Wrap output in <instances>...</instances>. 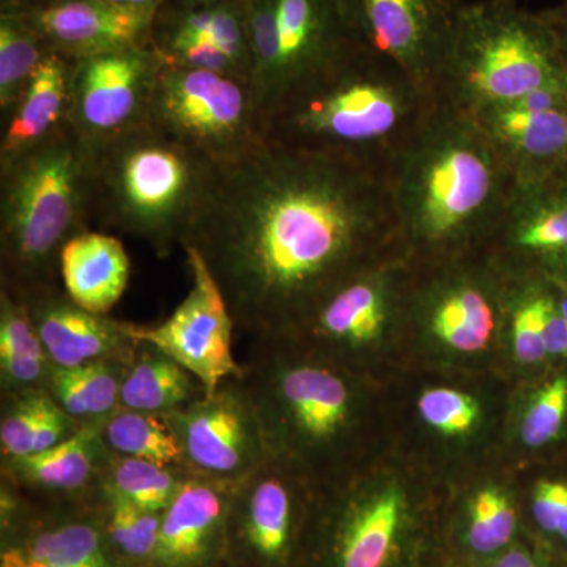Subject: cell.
Here are the masks:
<instances>
[{
  "mask_svg": "<svg viewBox=\"0 0 567 567\" xmlns=\"http://www.w3.org/2000/svg\"><path fill=\"white\" fill-rule=\"evenodd\" d=\"M186 246L218 282L235 328L265 341L292 333L402 240L385 173L264 141L219 169Z\"/></svg>",
  "mask_w": 567,
  "mask_h": 567,
  "instance_id": "cell-1",
  "label": "cell"
},
{
  "mask_svg": "<svg viewBox=\"0 0 567 567\" xmlns=\"http://www.w3.org/2000/svg\"><path fill=\"white\" fill-rule=\"evenodd\" d=\"M385 181L402 245L436 259L487 246L516 186L475 117L439 100Z\"/></svg>",
  "mask_w": 567,
  "mask_h": 567,
  "instance_id": "cell-2",
  "label": "cell"
},
{
  "mask_svg": "<svg viewBox=\"0 0 567 567\" xmlns=\"http://www.w3.org/2000/svg\"><path fill=\"white\" fill-rule=\"evenodd\" d=\"M434 102L401 66L353 44L287 95L260 132L270 144L342 156L385 173Z\"/></svg>",
  "mask_w": 567,
  "mask_h": 567,
  "instance_id": "cell-3",
  "label": "cell"
},
{
  "mask_svg": "<svg viewBox=\"0 0 567 567\" xmlns=\"http://www.w3.org/2000/svg\"><path fill=\"white\" fill-rule=\"evenodd\" d=\"M92 221L91 159L65 121L0 167V289L62 286L63 248Z\"/></svg>",
  "mask_w": 567,
  "mask_h": 567,
  "instance_id": "cell-4",
  "label": "cell"
},
{
  "mask_svg": "<svg viewBox=\"0 0 567 567\" xmlns=\"http://www.w3.org/2000/svg\"><path fill=\"white\" fill-rule=\"evenodd\" d=\"M89 159L93 221L140 238L159 257L186 244L221 169L151 123L103 145Z\"/></svg>",
  "mask_w": 567,
  "mask_h": 567,
  "instance_id": "cell-5",
  "label": "cell"
},
{
  "mask_svg": "<svg viewBox=\"0 0 567 567\" xmlns=\"http://www.w3.org/2000/svg\"><path fill=\"white\" fill-rule=\"evenodd\" d=\"M559 82L567 66L543 13L517 0H477L458 11L434 99L475 115Z\"/></svg>",
  "mask_w": 567,
  "mask_h": 567,
  "instance_id": "cell-6",
  "label": "cell"
},
{
  "mask_svg": "<svg viewBox=\"0 0 567 567\" xmlns=\"http://www.w3.org/2000/svg\"><path fill=\"white\" fill-rule=\"evenodd\" d=\"M244 3L252 59L251 91L262 126L264 118L287 95L330 69L354 43L341 0Z\"/></svg>",
  "mask_w": 567,
  "mask_h": 567,
  "instance_id": "cell-7",
  "label": "cell"
},
{
  "mask_svg": "<svg viewBox=\"0 0 567 567\" xmlns=\"http://www.w3.org/2000/svg\"><path fill=\"white\" fill-rule=\"evenodd\" d=\"M148 123L221 167L264 142L251 85L167 63L156 82Z\"/></svg>",
  "mask_w": 567,
  "mask_h": 567,
  "instance_id": "cell-8",
  "label": "cell"
},
{
  "mask_svg": "<svg viewBox=\"0 0 567 567\" xmlns=\"http://www.w3.org/2000/svg\"><path fill=\"white\" fill-rule=\"evenodd\" d=\"M164 65L152 43L73 61L66 123L89 155L148 123Z\"/></svg>",
  "mask_w": 567,
  "mask_h": 567,
  "instance_id": "cell-9",
  "label": "cell"
},
{
  "mask_svg": "<svg viewBox=\"0 0 567 567\" xmlns=\"http://www.w3.org/2000/svg\"><path fill=\"white\" fill-rule=\"evenodd\" d=\"M192 271V289L177 309L158 324H126L137 342H147L169 354L215 393L233 379H240L244 364L233 352L234 317L226 298L196 249L183 248Z\"/></svg>",
  "mask_w": 567,
  "mask_h": 567,
  "instance_id": "cell-10",
  "label": "cell"
},
{
  "mask_svg": "<svg viewBox=\"0 0 567 567\" xmlns=\"http://www.w3.org/2000/svg\"><path fill=\"white\" fill-rule=\"evenodd\" d=\"M163 417L193 475L237 484L270 457L262 425L238 379Z\"/></svg>",
  "mask_w": 567,
  "mask_h": 567,
  "instance_id": "cell-11",
  "label": "cell"
},
{
  "mask_svg": "<svg viewBox=\"0 0 567 567\" xmlns=\"http://www.w3.org/2000/svg\"><path fill=\"white\" fill-rule=\"evenodd\" d=\"M465 0H341L354 44L390 59L434 96Z\"/></svg>",
  "mask_w": 567,
  "mask_h": 567,
  "instance_id": "cell-12",
  "label": "cell"
},
{
  "mask_svg": "<svg viewBox=\"0 0 567 567\" xmlns=\"http://www.w3.org/2000/svg\"><path fill=\"white\" fill-rule=\"evenodd\" d=\"M0 11L22 18L48 51L70 61L152 43L155 18L104 0H21L0 7Z\"/></svg>",
  "mask_w": 567,
  "mask_h": 567,
  "instance_id": "cell-13",
  "label": "cell"
},
{
  "mask_svg": "<svg viewBox=\"0 0 567 567\" xmlns=\"http://www.w3.org/2000/svg\"><path fill=\"white\" fill-rule=\"evenodd\" d=\"M298 505L300 495L289 464L270 454L259 470L235 484L227 544L257 565H279L292 543Z\"/></svg>",
  "mask_w": 567,
  "mask_h": 567,
  "instance_id": "cell-14",
  "label": "cell"
},
{
  "mask_svg": "<svg viewBox=\"0 0 567 567\" xmlns=\"http://www.w3.org/2000/svg\"><path fill=\"white\" fill-rule=\"evenodd\" d=\"M18 298L55 368L107 360L132 363L140 342L130 336L128 322L87 311L74 303L62 286L43 287Z\"/></svg>",
  "mask_w": 567,
  "mask_h": 567,
  "instance_id": "cell-15",
  "label": "cell"
},
{
  "mask_svg": "<svg viewBox=\"0 0 567 567\" xmlns=\"http://www.w3.org/2000/svg\"><path fill=\"white\" fill-rule=\"evenodd\" d=\"M486 248L533 262L547 276L567 274V166L516 183Z\"/></svg>",
  "mask_w": 567,
  "mask_h": 567,
  "instance_id": "cell-16",
  "label": "cell"
},
{
  "mask_svg": "<svg viewBox=\"0 0 567 567\" xmlns=\"http://www.w3.org/2000/svg\"><path fill=\"white\" fill-rule=\"evenodd\" d=\"M102 425H85L61 445L32 456L0 461L2 481L24 496L58 503L89 502L102 495L112 457Z\"/></svg>",
  "mask_w": 567,
  "mask_h": 567,
  "instance_id": "cell-17",
  "label": "cell"
},
{
  "mask_svg": "<svg viewBox=\"0 0 567 567\" xmlns=\"http://www.w3.org/2000/svg\"><path fill=\"white\" fill-rule=\"evenodd\" d=\"M235 484L189 473L163 511L152 567H210L227 546Z\"/></svg>",
  "mask_w": 567,
  "mask_h": 567,
  "instance_id": "cell-18",
  "label": "cell"
},
{
  "mask_svg": "<svg viewBox=\"0 0 567 567\" xmlns=\"http://www.w3.org/2000/svg\"><path fill=\"white\" fill-rule=\"evenodd\" d=\"M516 183L540 181L567 166V107L517 102L473 115Z\"/></svg>",
  "mask_w": 567,
  "mask_h": 567,
  "instance_id": "cell-19",
  "label": "cell"
},
{
  "mask_svg": "<svg viewBox=\"0 0 567 567\" xmlns=\"http://www.w3.org/2000/svg\"><path fill=\"white\" fill-rule=\"evenodd\" d=\"M391 289L385 268H365L328 293L293 331H305L311 342L331 349L375 344L391 320Z\"/></svg>",
  "mask_w": 567,
  "mask_h": 567,
  "instance_id": "cell-20",
  "label": "cell"
},
{
  "mask_svg": "<svg viewBox=\"0 0 567 567\" xmlns=\"http://www.w3.org/2000/svg\"><path fill=\"white\" fill-rule=\"evenodd\" d=\"M61 279L74 303L95 315H110L130 281L125 246L104 230L76 235L61 254Z\"/></svg>",
  "mask_w": 567,
  "mask_h": 567,
  "instance_id": "cell-21",
  "label": "cell"
},
{
  "mask_svg": "<svg viewBox=\"0 0 567 567\" xmlns=\"http://www.w3.org/2000/svg\"><path fill=\"white\" fill-rule=\"evenodd\" d=\"M71 66L73 61L58 52H50L40 63L20 102L3 122L0 167L9 166L65 123Z\"/></svg>",
  "mask_w": 567,
  "mask_h": 567,
  "instance_id": "cell-22",
  "label": "cell"
},
{
  "mask_svg": "<svg viewBox=\"0 0 567 567\" xmlns=\"http://www.w3.org/2000/svg\"><path fill=\"white\" fill-rule=\"evenodd\" d=\"M473 276L458 271L456 278L435 286L425 309L431 333L457 352L486 349L498 324V308L491 287Z\"/></svg>",
  "mask_w": 567,
  "mask_h": 567,
  "instance_id": "cell-23",
  "label": "cell"
},
{
  "mask_svg": "<svg viewBox=\"0 0 567 567\" xmlns=\"http://www.w3.org/2000/svg\"><path fill=\"white\" fill-rule=\"evenodd\" d=\"M102 495L80 503L76 513L61 520L31 529L21 544L9 547L52 567H122L104 529Z\"/></svg>",
  "mask_w": 567,
  "mask_h": 567,
  "instance_id": "cell-24",
  "label": "cell"
},
{
  "mask_svg": "<svg viewBox=\"0 0 567 567\" xmlns=\"http://www.w3.org/2000/svg\"><path fill=\"white\" fill-rule=\"evenodd\" d=\"M205 388L183 365L147 342H140L126 369L122 409L167 415L203 398Z\"/></svg>",
  "mask_w": 567,
  "mask_h": 567,
  "instance_id": "cell-25",
  "label": "cell"
},
{
  "mask_svg": "<svg viewBox=\"0 0 567 567\" xmlns=\"http://www.w3.org/2000/svg\"><path fill=\"white\" fill-rule=\"evenodd\" d=\"M54 369L24 303L0 289V394L47 391Z\"/></svg>",
  "mask_w": 567,
  "mask_h": 567,
  "instance_id": "cell-26",
  "label": "cell"
},
{
  "mask_svg": "<svg viewBox=\"0 0 567 567\" xmlns=\"http://www.w3.org/2000/svg\"><path fill=\"white\" fill-rule=\"evenodd\" d=\"M128 364L107 360L78 368H55L47 391L81 427L102 425L121 409L122 383Z\"/></svg>",
  "mask_w": 567,
  "mask_h": 567,
  "instance_id": "cell-27",
  "label": "cell"
},
{
  "mask_svg": "<svg viewBox=\"0 0 567 567\" xmlns=\"http://www.w3.org/2000/svg\"><path fill=\"white\" fill-rule=\"evenodd\" d=\"M402 502L398 492H383L354 503L344 514L336 544L338 567H385L401 525Z\"/></svg>",
  "mask_w": 567,
  "mask_h": 567,
  "instance_id": "cell-28",
  "label": "cell"
},
{
  "mask_svg": "<svg viewBox=\"0 0 567 567\" xmlns=\"http://www.w3.org/2000/svg\"><path fill=\"white\" fill-rule=\"evenodd\" d=\"M106 446L115 456L142 458L163 466L185 470L173 429L162 415L118 409L100 427Z\"/></svg>",
  "mask_w": 567,
  "mask_h": 567,
  "instance_id": "cell-29",
  "label": "cell"
},
{
  "mask_svg": "<svg viewBox=\"0 0 567 567\" xmlns=\"http://www.w3.org/2000/svg\"><path fill=\"white\" fill-rule=\"evenodd\" d=\"M50 54L47 44L22 18L0 11V115L6 122L33 73Z\"/></svg>",
  "mask_w": 567,
  "mask_h": 567,
  "instance_id": "cell-30",
  "label": "cell"
},
{
  "mask_svg": "<svg viewBox=\"0 0 567 567\" xmlns=\"http://www.w3.org/2000/svg\"><path fill=\"white\" fill-rule=\"evenodd\" d=\"M188 475L186 470L114 454L104 487L142 509L163 514Z\"/></svg>",
  "mask_w": 567,
  "mask_h": 567,
  "instance_id": "cell-31",
  "label": "cell"
},
{
  "mask_svg": "<svg viewBox=\"0 0 567 567\" xmlns=\"http://www.w3.org/2000/svg\"><path fill=\"white\" fill-rule=\"evenodd\" d=\"M104 529L115 557L122 563L152 567L158 547L162 514L151 513L103 488Z\"/></svg>",
  "mask_w": 567,
  "mask_h": 567,
  "instance_id": "cell-32",
  "label": "cell"
},
{
  "mask_svg": "<svg viewBox=\"0 0 567 567\" xmlns=\"http://www.w3.org/2000/svg\"><path fill=\"white\" fill-rule=\"evenodd\" d=\"M0 395V461L31 456L33 435L54 401L48 391Z\"/></svg>",
  "mask_w": 567,
  "mask_h": 567,
  "instance_id": "cell-33",
  "label": "cell"
},
{
  "mask_svg": "<svg viewBox=\"0 0 567 567\" xmlns=\"http://www.w3.org/2000/svg\"><path fill=\"white\" fill-rule=\"evenodd\" d=\"M516 509L505 494L484 488L472 505L468 543L480 554H492L505 547L516 532Z\"/></svg>",
  "mask_w": 567,
  "mask_h": 567,
  "instance_id": "cell-34",
  "label": "cell"
},
{
  "mask_svg": "<svg viewBox=\"0 0 567 567\" xmlns=\"http://www.w3.org/2000/svg\"><path fill=\"white\" fill-rule=\"evenodd\" d=\"M421 416L445 435L466 434L480 416V406L470 395L447 388L425 391L417 402Z\"/></svg>",
  "mask_w": 567,
  "mask_h": 567,
  "instance_id": "cell-35",
  "label": "cell"
},
{
  "mask_svg": "<svg viewBox=\"0 0 567 567\" xmlns=\"http://www.w3.org/2000/svg\"><path fill=\"white\" fill-rule=\"evenodd\" d=\"M567 412V379L558 377L539 391L522 423L525 445H547L561 431Z\"/></svg>",
  "mask_w": 567,
  "mask_h": 567,
  "instance_id": "cell-36",
  "label": "cell"
},
{
  "mask_svg": "<svg viewBox=\"0 0 567 567\" xmlns=\"http://www.w3.org/2000/svg\"><path fill=\"white\" fill-rule=\"evenodd\" d=\"M567 492L566 484L543 481L533 496V514L539 527L547 533H557L559 511Z\"/></svg>",
  "mask_w": 567,
  "mask_h": 567,
  "instance_id": "cell-37",
  "label": "cell"
},
{
  "mask_svg": "<svg viewBox=\"0 0 567 567\" xmlns=\"http://www.w3.org/2000/svg\"><path fill=\"white\" fill-rule=\"evenodd\" d=\"M543 331L547 353L567 354V322L559 309L557 293L548 279V292L544 300Z\"/></svg>",
  "mask_w": 567,
  "mask_h": 567,
  "instance_id": "cell-38",
  "label": "cell"
},
{
  "mask_svg": "<svg viewBox=\"0 0 567 567\" xmlns=\"http://www.w3.org/2000/svg\"><path fill=\"white\" fill-rule=\"evenodd\" d=\"M540 13L546 18L548 28L554 33L559 52L563 55V61H565L567 66V0H563L558 6L543 10Z\"/></svg>",
  "mask_w": 567,
  "mask_h": 567,
  "instance_id": "cell-39",
  "label": "cell"
},
{
  "mask_svg": "<svg viewBox=\"0 0 567 567\" xmlns=\"http://www.w3.org/2000/svg\"><path fill=\"white\" fill-rule=\"evenodd\" d=\"M104 2H110L112 6L122 7V9L126 10L155 14L156 11L162 9L166 0H104Z\"/></svg>",
  "mask_w": 567,
  "mask_h": 567,
  "instance_id": "cell-40",
  "label": "cell"
},
{
  "mask_svg": "<svg viewBox=\"0 0 567 567\" xmlns=\"http://www.w3.org/2000/svg\"><path fill=\"white\" fill-rule=\"evenodd\" d=\"M2 567H52L44 565V563L35 561V559H28L22 557L20 551L14 548L7 547L2 554Z\"/></svg>",
  "mask_w": 567,
  "mask_h": 567,
  "instance_id": "cell-41",
  "label": "cell"
},
{
  "mask_svg": "<svg viewBox=\"0 0 567 567\" xmlns=\"http://www.w3.org/2000/svg\"><path fill=\"white\" fill-rule=\"evenodd\" d=\"M547 278L550 279L551 286H554L559 309H561V315L567 322V274L551 275Z\"/></svg>",
  "mask_w": 567,
  "mask_h": 567,
  "instance_id": "cell-42",
  "label": "cell"
},
{
  "mask_svg": "<svg viewBox=\"0 0 567 567\" xmlns=\"http://www.w3.org/2000/svg\"><path fill=\"white\" fill-rule=\"evenodd\" d=\"M495 567H536V565L525 551L511 550L496 563Z\"/></svg>",
  "mask_w": 567,
  "mask_h": 567,
  "instance_id": "cell-43",
  "label": "cell"
},
{
  "mask_svg": "<svg viewBox=\"0 0 567 567\" xmlns=\"http://www.w3.org/2000/svg\"><path fill=\"white\" fill-rule=\"evenodd\" d=\"M226 2V0H166L158 11H181L196 9V7L213 6V3Z\"/></svg>",
  "mask_w": 567,
  "mask_h": 567,
  "instance_id": "cell-44",
  "label": "cell"
},
{
  "mask_svg": "<svg viewBox=\"0 0 567 567\" xmlns=\"http://www.w3.org/2000/svg\"><path fill=\"white\" fill-rule=\"evenodd\" d=\"M557 535L567 539V492L563 499L561 511H559Z\"/></svg>",
  "mask_w": 567,
  "mask_h": 567,
  "instance_id": "cell-45",
  "label": "cell"
},
{
  "mask_svg": "<svg viewBox=\"0 0 567 567\" xmlns=\"http://www.w3.org/2000/svg\"><path fill=\"white\" fill-rule=\"evenodd\" d=\"M21 0H0V7L11 6V3H18Z\"/></svg>",
  "mask_w": 567,
  "mask_h": 567,
  "instance_id": "cell-46",
  "label": "cell"
}]
</instances>
